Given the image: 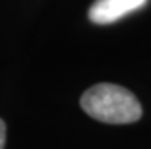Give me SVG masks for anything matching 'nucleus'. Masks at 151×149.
<instances>
[{
  "label": "nucleus",
  "instance_id": "2",
  "mask_svg": "<svg viewBox=\"0 0 151 149\" xmlns=\"http://www.w3.org/2000/svg\"><path fill=\"white\" fill-rule=\"evenodd\" d=\"M148 0H95L88 19L96 24H110L145 6Z\"/></svg>",
  "mask_w": 151,
  "mask_h": 149
},
{
  "label": "nucleus",
  "instance_id": "1",
  "mask_svg": "<svg viewBox=\"0 0 151 149\" xmlns=\"http://www.w3.org/2000/svg\"><path fill=\"white\" fill-rule=\"evenodd\" d=\"M81 108L90 117L111 125H125L142 117V105L130 90L116 84H96L81 96Z\"/></svg>",
  "mask_w": 151,
  "mask_h": 149
},
{
  "label": "nucleus",
  "instance_id": "3",
  "mask_svg": "<svg viewBox=\"0 0 151 149\" xmlns=\"http://www.w3.org/2000/svg\"><path fill=\"white\" fill-rule=\"evenodd\" d=\"M5 142H6V125L0 119V149H5Z\"/></svg>",
  "mask_w": 151,
  "mask_h": 149
}]
</instances>
